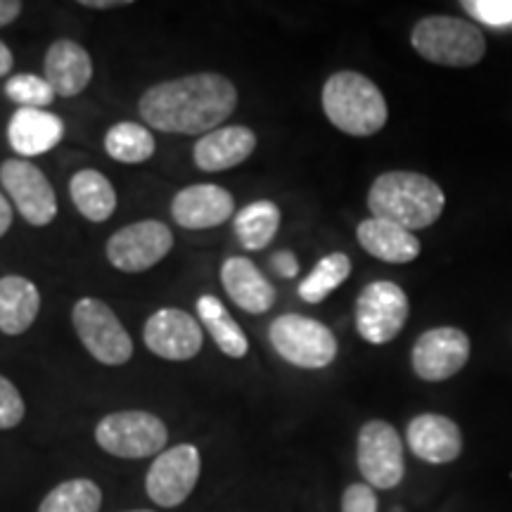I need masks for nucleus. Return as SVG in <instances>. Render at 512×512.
I'll return each instance as SVG.
<instances>
[{
    "label": "nucleus",
    "mask_w": 512,
    "mask_h": 512,
    "mask_svg": "<svg viewBox=\"0 0 512 512\" xmlns=\"http://www.w3.org/2000/svg\"><path fill=\"white\" fill-rule=\"evenodd\" d=\"M446 195L437 181L415 171H387L368 190V209L382 219L411 230L430 228L444 214Z\"/></svg>",
    "instance_id": "2"
},
{
    "label": "nucleus",
    "mask_w": 512,
    "mask_h": 512,
    "mask_svg": "<svg viewBox=\"0 0 512 512\" xmlns=\"http://www.w3.org/2000/svg\"><path fill=\"white\" fill-rule=\"evenodd\" d=\"M95 441L105 453L126 460L159 456L169 441L164 420L147 411H119L105 415L95 427Z\"/></svg>",
    "instance_id": "6"
},
{
    "label": "nucleus",
    "mask_w": 512,
    "mask_h": 512,
    "mask_svg": "<svg viewBox=\"0 0 512 512\" xmlns=\"http://www.w3.org/2000/svg\"><path fill=\"white\" fill-rule=\"evenodd\" d=\"M223 290L238 309L252 316L271 311L275 304V287L247 256H228L221 266Z\"/></svg>",
    "instance_id": "18"
},
{
    "label": "nucleus",
    "mask_w": 512,
    "mask_h": 512,
    "mask_svg": "<svg viewBox=\"0 0 512 512\" xmlns=\"http://www.w3.org/2000/svg\"><path fill=\"white\" fill-rule=\"evenodd\" d=\"M460 5L479 22L489 24V27H512V0H465Z\"/></svg>",
    "instance_id": "30"
},
{
    "label": "nucleus",
    "mask_w": 512,
    "mask_h": 512,
    "mask_svg": "<svg viewBox=\"0 0 512 512\" xmlns=\"http://www.w3.org/2000/svg\"><path fill=\"white\" fill-rule=\"evenodd\" d=\"M64 138V121L48 110L19 107L8 121V140L19 159L41 157Z\"/></svg>",
    "instance_id": "20"
},
{
    "label": "nucleus",
    "mask_w": 512,
    "mask_h": 512,
    "mask_svg": "<svg viewBox=\"0 0 512 512\" xmlns=\"http://www.w3.org/2000/svg\"><path fill=\"white\" fill-rule=\"evenodd\" d=\"M27 406H24L22 394L8 377L0 375V430H12L24 420Z\"/></svg>",
    "instance_id": "31"
},
{
    "label": "nucleus",
    "mask_w": 512,
    "mask_h": 512,
    "mask_svg": "<svg viewBox=\"0 0 512 512\" xmlns=\"http://www.w3.org/2000/svg\"><path fill=\"white\" fill-rule=\"evenodd\" d=\"M41 311V292L24 275L0 278V332L17 337L36 323Z\"/></svg>",
    "instance_id": "22"
},
{
    "label": "nucleus",
    "mask_w": 512,
    "mask_h": 512,
    "mask_svg": "<svg viewBox=\"0 0 512 512\" xmlns=\"http://www.w3.org/2000/svg\"><path fill=\"white\" fill-rule=\"evenodd\" d=\"M12 226V207H10V200H5V195L0 192V238H3L5 233H8Z\"/></svg>",
    "instance_id": "35"
},
{
    "label": "nucleus",
    "mask_w": 512,
    "mask_h": 512,
    "mask_svg": "<svg viewBox=\"0 0 512 512\" xmlns=\"http://www.w3.org/2000/svg\"><path fill=\"white\" fill-rule=\"evenodd\" d=\"M83 8L88 10H112V8H124L128 0H81Z\"/></svg>",
    "instance_id": "36"
},
{
    "label": "nucleus",
    "mask_w": 512,
    "mask_h": 512,
    "mask_svg": "<svg viewBox=\"0 0 512 512\" xmlns=\"http://www.w3.org/2000/svg\"><path fill=\"white\" fill-rule=\"evenodd\" d=\"M174 249V233L164 221L145 219L119 228L107 240V261L121 273H143Z\"/></svg>",
    "instance_id": "10"
},
{
    "label": "nucleus",
    "mask_w": 512,
    "mask_h": 512,
    "mask_svg": "<svg viewBox=\"0 0 512 512\" xmlns=\"http://www.w3.org/2000/svg\"><path fill=\"white\" fill-rule=\"evenodd\" d=\"M408 448L413 456L430 465H446L463 453V432L451 418L439 413H422L408 422Z\"/></svg>",
    "instance_id": "16"
},
{
    "label": "nucleus",
    "mask_w": 512,
    "mask_h": 512,
    "mask_svg": "<svg viewBox=\"0 0 512 512\" xmlns=\"http://www.w3.org/2000/svg\"><path fill=\"white\" fill-rule=\"evenodd\" d=\"M143 342L164 361H190L202 351L204 332L200 320L183 309H159L147 318Z\"/></svg>",
    "instance_id": "14"
},
{
    "label": "nucleus",
    "mask_w": 512,
    "mask_h": 512,
    "mask_svg": "<svg viewBox=\"0 0 512 512\" xmlns=\"http://www.w3.org/2000/svg\"><path fill=\"white\" fill-rule=\"evenodd\" d=\"M197 316L204 330L209 332L214 344L219 347L228 358H245L249 354V339L235 318L230 316L226 306L214 294H202L197 299Z\"/></svg>",
    "instance_id": "24"
},
{
    "label": "nucleus",
    "mask_w": 512,
    "mask_h": 512,
    "mask_svg": "<svg viewBox=\"0 0 512 512\" xmlns=\"http://www.w3.org/2000/svg\"><path fill=\"white\" fill-rule=\"evenodd\" d=\"M102 505L100 486L91 479H69L57 484L43 498L38 512H98Z\"/></svg>",
    "instance_id": "28"
},
{
    "label": "nucleus",
    "mask_w": 512,
    "mask_h": 512,
    "mask_svg": "<svg viewBox=\"0 0 512 512\" xmlns=\"http://www.w3.org/2000/svg\"><path fill=\"white\" fill-rule=\"evenodd\" d=\"M0 183L29 226H50L57 216V195L48 176L29 159H8L0 166Z\"/></svg>",
    "instance_id": "11"
},
{
    "label": "nucleus",
    "mask_w": 512,
    "mask_h": 512,
    "mask_svg": "<svg viewBox=\"0 0 512 512\" xmlns=\"http://www.w3.org/2000/svg\"><path fill=\"white\" fill-rule=\"evenodd\" d=\"M271 266L278 271L283 278H294L299 273V264H297V256L292 252H278L273 256Z\"/></svg>",
    "instance_id": "33"
},
{
    "label": "nucleus",
    "mask_w": 512,
    "mask_h": 512,
    "mask_svg": "<svg viewBox=\"0 0 512 512\" xmlns=\"http://www.w3.org/2000/svg\"><path fill=\"white\" fill-rule=\"evenodd\" d=\"M408 313L411 304L406 292L392 280H375L356 299V330L370 344H387L399 337Z\"/></svg>",
    "instance_id": "8"
},
{
    "label": "nucleus",
    "mask_w": 512,
    "mask_h": 512,
    "mask_svg": "<svg viewBox=\"0 0 512 512\" xmlns=\"http://www.w3.org/2000/svg\"><path fill=\"white\" fill-rule=\"evenodd\" d=\"M24 5L19 0H0V29L8 27L15 19L22 15Z\"/></svg>",
    "instance_id": "34"
},
{
    "label": "nucleus",
    "mask_w": 512,
    "mask_h": 512,
    "mask_svg": "<svg viewBox=\"0 0 512 512\" xmlns=\"http://www.w3.org/2000/svg\"><path fill=\"white\" fill-rule=\"evenodd\" d=\"M238 107V88L216 72L162 81L140 95L138 112L145 126L178 136H207L221 128Z\"/></svg>",
    "instance_id": "1"
},
{
    "label": "nucleus",
    "mask_w": 512,
    "mask_h": 512,
    "mask_svg": "<svg viewBox=\"0 0 512 512\" xmlns=\"http://www.w3.org/2000/svg\"><path fill=\"white\" fill-rule=\"evenodd\" d=\"M342 512H377L375 489L368 484H351L342 496Z\"/></svg>",
    "instance_id": "32"
},
{
    "label": "nucleus",
    "mask_w": 512,
    "mask_h": 512,
    "mask_svg": "<svg viewBox=\"0 0 512 512\" xmlns=\"http://www.w3.org/2000/svg\"><path fill=\"white\" fill-rule=\"evenodd\" d=\"M43 74L60 98H76L93 79V57L81 43L72 38H60L46 50Z\"/></svg>",
    "instance_id": "19"
},
{
    "label": "nucleus",
    "mask_w": 512,
    "mask_h": 512,
    "mask_svg": "<svg viewBox=\"0 0 512 512\" xmlns=\"http://www.w3.org/2000/svg\"><path fill=\"white\" fill-rule=\"evenodd\" d=\"M320 102L330 124L354 138L375 136L389 119L387 100L377 83L351 69L335 72L325 81Z\"/></svg>",
    "instance_id": "3"
},
{
    "label": "nucleus",
    "mask_w": 512,
    "mask_h": 512,
    "mask_svg": "<svg viewBox=\"0 0 512 512\" xmlns=\"http://www.w3.org/2000/svg\"><path fill=\"white\" fill-rule=\"evenodd\" d=\"M128 512H155V510H128Z\"/></svg>",
    "instance_id": "38"
},
{
    "label": "nucleus",
    "mask_w": 512,
    "mask_h": 512,
    "mask_svg": "<svg viewBox=\"0 0 512 512\" xmlns=\"http://www.w3.org/2000/svg\"><path fill=\"white\" fill-rule=\"evenodd\" d=\"M5 95L19 107H29V110H46L53 105L55 91L46 81V76L36 74H15L5 83Z\"/></svg>",
    "instance_id": "29"
},
{
    "label": "nucleus",
    "mask_w": 512,
    "mask_h": 512,
    "mask_svg": "<svg viewBox=\"0 0 512 512\" xmlns=\"http://www.w3.org/2000/svg\"><path fill=\"white\" fill-rule=\"evenodd\" d=\"M268 339L278 356L304 370L328 368L339 351L335 332L302 313H283L275 318L268 328Z\"/></svg>",
    "instance_id": "5"
},
{
    "label": "nucleus",
    "mask_w": 512,
    "mask_h": 512,
    "mask_svg": "<svg viewBox=\"0 0 512 512\" xmlns=\"http://www.w3.org/2000/svg\"><path fill=\"white\" fill-rule=\"evenodd\" d=\"M202 472V458L197 446L178 444L159 453L145 477V491L152 503L162 508H178L188 501Z\"/></svg>",
    "instance_id": "12"
},
{
    "label": "nucleus",
    "mask_w": 512,
    "mask_h": 512,
    "mask_svg": "<svg viewBox=\"0 0 512 512\" xmlns=\"http://www.w3.org/2000/svg\"><path fill=\"white\" fill-rule=\"evenodd\" d=\"M72 323L83 349L102 366H126L133 358L131 335L102 299H79L72 309Z\"/></svg>",
    "instance_id": "7"
},
{
    "label": "nucleus",
    "mask_w": 512,
    "mask_h": 512,
    "mask_svg": "<svg viewBox=\"0 0 512 512\" xmlns=\"http://www.w3.org/2000/svg\"><path fill=\"white\" fill-rule=\"evenodd\" d=\"M235 214V197L214 183L188 185L176 192L171 216L185 230H209L226 223Z\"/></svg>",
    "instance_id": "15"
},
{
    "label": "nucleus",
    "mask_w": 512,
    "mask_h": 512,
    "mask_svg": "<svg viewBox=\"0 0 512 512\" xmlns=\"http://www.w3.org/2000/svg\"><path fill=\"white\" fill-rule=\"evenodd\" d=\"M12 64H15V57H12V50L5 46V41H0V76L12 72Z\"/></svg>",
    "instance_id": "37"
},
{
    "label": "nucleus",
    "mask_w": 512,
    "mask_h": 512,
    "mask_svg": "<svg viewBox=\"0 0 512 512\" xmlns=\"http://www.w3.org/2000/svg\"><path fill=\"white\" fill-rule=\"evenodd\" d=\"M470 337L460 328H432L413 344L411 366L425 382H444L470 361Z\"/></svg>",
    "instance_id": "13"
},
{
    "label": "nucleus",
    "mask_w": 512,
    "mask_h": 512,
    "mask_svg": "<svg viewBox=\"0 0 512 512\" xmlns=\"http://www.w3.org/2000/svg\"><path fill=\"white\" fill-rule=\"evenodd\" d=\"M358 245L387 264H411L420 256V240L411 230L382 219H366L356 228Z\"/></svg>",
    "instance_id": "21"
},
{
    "label": "nucleus",
    "mask_w": 512,
    "mask_h": 512,
    "mask_svg": "<svg viewBox=\"0 0 512 512\" xmlns=\"http://www.w3.org/2000/svg\"><path fill=\"white\" fill-rule=\"evenodd\" d=\"M351 275V259L342 252H332L313 266V271L299 283V297L306 304H320Z\"/></svg>",
    "instance_id": "27"
},
{
    "label": "nucleus",
    "mask_w": 512,
    "mask_h": 512,
    "mask_svg": "<svg viewBox=\"0 0 512 512\" xmlns=\"http://www.w3.org/2000/svg\"><path fill=\"white\" fill-rule=\"evenodd\" d=\"M256 133L249 126H221L197 140L192 159L200 171L219 174L247 162L256 150Z\"/></svg>",
    "instance_id": "17"
},
{
    "label": "nucleus",
    "mask_w": 512,
    "mask_h": 512,
    "mask_svg": "<svg viewBox=\"0 0 512 512\" xmlns=\"http://www.w3.org/2000/svg\"><path fill=\"white\" fill-rule=\"evenodd\" d=\"M235 235L247 252H261L280 230V209L271 200H256L242 207L233 219Z\"/></svg>",
    "instance_id": "25"
},
{
    "label": "nucleus",
    "mask_w": 512,
    "mask_h": 512,
    "mask_svg": "<svg viewBox=\"0 0 512 512\" xmlns=\"http://www.w3.org/2000/svg\"><path fill=\"white\" fill-rule=\"evenodd\" d=\"M69 195L83 219L102 223L117 211V192L110 178L95 169L76 171L69 181Z\"/></svg>",
    "instance_id": "23"
},
{
    "label": "nucleus",
    "mask_w": 512,
    "mask_h": 512,
    "mask_svg": "<svg viewBox=\"0 0 512 512\" xmlns=\"http://www.w3.org/2000/svg\"><path fill=\"white\" fill-rule=\"evenodd\" d=\"M155 150V136L138 121H117L105 133V152L119 164H143L155 155Z\"/></svg>",
    "instance_id": "26"
},
{
    "label": "nucleus",
    "mask_w": 512,
    "mask_h": 512,
    "mask_svg": "<svg viewBox=\"0 0 512 512\" xmlns=\"http://www.w3.org/2000/svg\"><path fill=\"white\" fill-rule=\"evenodd\" d=\"M411 46L427 62L441 67H475L486 55V38L465 19L432 15L420 19L411 31Z\"/></svg>",
    "instance_id": "4"
},
{
    "label": "nucleus",
    "mask_w": 512,
    "mask_h": 512,
    "mask_svg": "<svg viewBox=\"0 0 512 512\" xmlns=\"http://www.w3.org/2000/svg\"><path fill=\"white\" fill-rule=\"evenodd\" d=\"M356 463L363 479L373 489H394L406 475L403 441L384 420H368L356 441Z\"/></svg>",
    "instance_id": "9"
}]
</instances>
